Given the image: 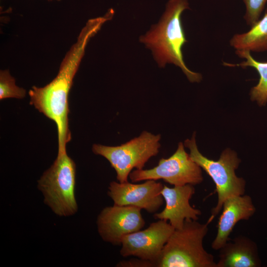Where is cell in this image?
Instances as JSON below:
<instances>
[{"mask_svg":"<svg viewBox=\"0 0 267 267\" xmlns=\"http://www.w3.org/2000/svg\"><path fill=\"white\" fill-rule=\"evenodd\" d=\"M230 45L236 50L250 52L267 50V12L249 31L234 35L230 40Z\"/></svg>","mask_w":267,"mask_h":267,"instance_id":"5bb4252c","label":"cell"},{"mask_svg":"<svg viewBox=\"0 0 267 267\" xmlns=\"http://www.w3.org/2000/svg\"><path fill=\"white\" fill-rule=\"evenodd\" d=\"M188 9L187 0H169L158 23L141 36L139 41L151 50L159 67L173 63L181 69L190 82H200L201 74L192 71L186 66L182 52V46L187 41L182 24L181 15Z\"/></svg>","mask_w":267,"mask_h":267,"instance_id":"7a4b0ae2","label":"cell"},{"mask_svg":"<svg viewBox=\"0 0 267 267\" xmlns=\"http://www.w3.org/2000/svg\"><path fill=\"white\" fill-rule=\"evenodd\" d=\"M161 135L143 131L139 136L116 146L94 144L93 152L103 156L110 163L116 173L118 182L128 181L133 169L141 170L147 161L158 154L160 147Z\"/></svg>","mask_w":267,"mask_h":267,"instance_id":"8992f818","label":"cell"},{"mask_svg":"<svg viewBox=\"0 0 267 267\" xmlns=\"http://www.w3.org/2000/svg\"><path fill=\"white\" fill-rule=\"evenodd\" d=\"M256 209L251 197L248 195H235L226 199L217 225V231L211 247L219 250L229 239L236 224L241 220H248Z\"/></svg>","mask_w":267,"mask_h":267,"instance_id":"7c38bea8","label":"cell"},{"mask_svg":"<svg viewBox=\"0 0 267 267\" xmlns=\"http://www.w3.org/2000/svg\"><path fill=\"white\" fill-rule=\"evenodd\" d=\"M236 54L245 60L239 64L223 63L229 67L239 66L245 68L251 67L255 68L260 75L258 84L253 87L250 95L252 101H256L261 106L265 105L267 102V62H260L255 60L251 55L250 51L236 50Z\"/></svg>","mask_w":267,"mask_h":267,"instance_id":"9a60e30c","label":"cell"},{"mask_svg":"<svg viewBox=\"0 0 267 267\" xmlns=\"http://www.w3.org/2000/svg\"><path fill=\"white\" fill-rule=\"evenodd\" d=\"M175 229L165 220L152 222L144 230L125 236L120 254L124 258L134 256L150 261L157 267L163 248Z\"/></svg>","mask_w":267,"mask_h":267,"instance_id":"ba28073f","label":"cell"},{"mask_svg":"<svg viewBox=\"0 0 267 267\" xmlns=\"http://www.w3.org/2000/svg\"></svg>","mask_w":267,"mask_h":267,"instance_id":"d6986e66","label":"cell"},{"mask_svg":"<svg viewBox=\"0 0 267 267\" xmlns=\"http://www.w3.org/2000/svg\"><path fill=\"white\" fill-rule=\"evenodd\" d=\"M194 185L187 184L170 187L164 185L161 192L165 202L164 209L155 213V219L169 221L175 229H180L185 220H198L201 211L190 204V200L195 194Z\"/></svg>","mask_w":267,"mask_h":267,"instance_id":"8fae6325","label":"cell"},{"mask_svg":"<svg viewBox=\"0 0 267 267\" xmlns=\"http://www.w3.org/2000/svg\"><path fill=\"white\" fill-rule=\"evenodd\" d=\"M76 172V164L67 152L57 153L53 163L38 180L44 203L59 217L71 216L78 212Z\"/></svg>","mask_w":267,"mask_h":267,"instance_id":"277c9868","label":"cell"},{"mask_svg":"<svg viewBox=\"0 0 267 267\" xmlns=\"http://www.w3.org/2000/svg\"><path fill=\"white\" fill-rule=\"evenodd\" d=\"M104 23L101 17L89 20L66 53L54 79L44 87L33 86L29 91L30 104L56 125L58 153L66 152V144L71 139L68 123V96L74 78L89 42Z\"/></svg>","mask_w":267,"mask_h":267,"instance_id":"6da1fadb","label":"cell"},{"mask_svg":"<svg viewBox=\"0 0 267 267\" xmlns=\"http://www.w3.org/2000/svg\"><path fill=\"white\" fill-rule=\"evenodd\" d=\"M202 169L185 151L184 145L179 142L176 152L168 158H161L155 167L147 170H135L129 178L133 182L148 179H163L174 186L187 184L193 185L203 180Z\"/></svg>","mask_w":267,"mask_h":267,"instance_id":"52a82bcc","label":"cell"},{"mask_svg":"<svg viewBox=\"0 0 267 267\" xmlns=\"http://www.w3.org/2000/svg\"><path fill=\"white\" fill-rule=\"evenodd\" d=\"M141 209L134 206L113 205L104 208L97 217V231L106 242L121 246L123 238L141 229L145 222Z\"/></svg>","mask_w":267,"mask_h":267,"instance_id":"9c48e42d","label":"cell"},{"mask_svg":"<svg viewBox=\"0 0 267 267\" xmlns=\"http://www.w3.org/2000/svg\"><path fill=\"white\" fill-rule=\"evenodd\" d=\"M163 186L162 183L153 179L139 184L112 181L109 183L107 195L114 205L134 206L153 214L164 204L161 194Z\"/></svg>","mask_w":267,"mask_h":267,"instance_id":"30bf717a","label":"cell"},{"mask_svg":"<svg viewBox=\"0 0 267 267\" xmlns=\"http://www.w3.org/2000/svg\"><path fill=\"white\" fill-rule=\"evenodd\" d=\"M26 94V90L15 84V79L7 69L0 71V99L9 98L22 99Z\"/></svg>","mask_w":267,"mask_h":267,"instance_id":"2e32d148","label":"cell"},{"mask_svg":"<svg viewBox=\"0 0 267 267\" xmlns=\"http://www.w3.org/2000/svg\"><path fill=\"white\" fill-rule=\"evenodd\" d=\"M122 267H154L150 261L139 258L120 262L116 266Z\"/></svg>","mask_w":267,"mask_h":267,"instance_id":"ac0fdd59","label":"cell"},{"mask_svg":"<svg viewBox=\"0 0 267 267\" xmlns=\"http://www.w3.org/2000/svg\"><path fill=\"white\" fill-rule=\"evenodd\" d=\"M217 267H260L262 265L257 244L239 235L229 239L219 250Z\"/></svg>","mask_w":267,"mask_h":267,"instance_id":"4fadbf2b","label":"cell"},{"mask_svg":"<svg viewBox=\"0 0 267 267\" xmlns=\"http://www.w3.org/2000/svg\"><path fill=\"white\" fill-rule=\"evenodd\" d=\"M184 146L189 149L192 160L206 172L215 184L218 200L209 218L212 221L222 211L226 199L235 195H244L245 193L246 181L243 178L237 177L235 172L241 160L237 153L229 148L222 152L218 160L208 158L199 152L196 143L195 133L191 139L184 141Z\"/></svg>","mask_w":267,"mask_h":267,"instance_id":"5b68a950","label":"cell"},{"mask_svg":"<svg viewBox=\"0 0 267 267\" xmlns=\"http://www.w3.org/2000/svg\"><path fill=\"white\" fill-rule=\"evenodd\" d=\"M246 6L244 18L247 24L252 27L259 20L267 0H242Z\"/></svg>","mask_w":267,"mask_h":267,"instance_id":"e0dca14e","label":"cell"},{"mask_svg":"<svg viewBox=\"0 0 267 267\" xmlns=\"http://www.w3.org/2000/svg\"><path fill=\"white\" fill-rule=\"evenodd\" d=\"M206 223L185 220L182 228L175 229L162 252L157 267H217L214 257L204 248L208 232Z\"/></svg>","mask_w":267,"mask_h":267,"instance_id":"3957f363","label":"cell"}]
</instances>
